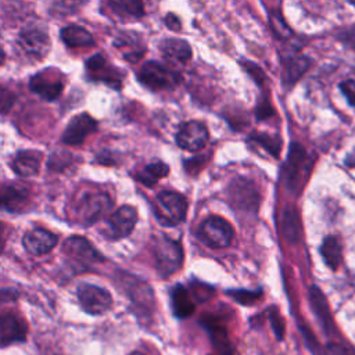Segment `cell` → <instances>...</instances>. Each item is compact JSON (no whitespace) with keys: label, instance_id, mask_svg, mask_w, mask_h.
Wrapping results in <instances>:
<instances>
[{"label":"cell","instance_id":"1","mask_svg":"<svg viewBox=\"0 0 355 355\" xmlns=\"http://www.w3.org/2000/svg\"><path fill=\"white\" fill-rule=\"evenodd\" d=\"M111 207L112 201L107 193L92 189L82 191L76 197L72 212L79 223L92 225L97 222Z\"/></svg>","mask_w":355,"mask_h":355},{"label":"cell","instance_id":"2","mask_svg":"<svg viewBox=\"0 0 355 355\" xmlns=\"http://www.w3.org/2000/svg\"><path fill=\"white\" fill-rule=\"evenodd\" d=\"M187 201L173 190L161 191L154 202V215L164 226H176L186 219Z\"/></svg>","mask_w":355,"mask_h":355},{"label":"cell","instance_id":"3","mask_svg":"<svg viewBox=\"0 0 355 355\" xmlns=\"http://www.w3.org/2000/svg\"><path fill=\"white\" fill-rule=\"evenodd\" d=\"M311 165L312 161L306 154V150L301 144L293 143L290 146L288 155L283 168L284 184L290 191L294 193L295 190H300L302 187L311 169Z\"/></svg>","mask_w":355,"mask_h":355},{"label":"cell","instance_id":"4","mask_svg":"<svg viewBox=\"0 0 355 355\" xmlns=\"http://www.w3.org/2000/svg\"><path fill=\"white\" fill-rule=\"evenodd\" d=\"M137 78L141 85L151 90H165L173 89L180 83V73L158 61L144 62L139 72Z\"/></svg>","mask_w":355,"mask_h":355},{"label":"cell","instance_id":"5","mask_svg":"<svg viewBox=\"0 0 355 355\" xmlns=\"http://www.w3.org/2000/svg\"><path fill=\"white\" fill-rule=\"evenodd\" d=\"M154 258L158 273L162 277H168L178 272L183 263V250L179 241L166 236L157 239L154 244Z\"/></svg>","mask_w":355,"mask_h":355},{"label":"cell","instance_id":"6","mask_svg":"<svg viewBox=\"0 0 355 355\" xmlns=\"http://www.w3.org/2000/svg\"><path fill=\"white\" fill-rule=\"evenodd\" d=\"M198 239L211 248L227 247L234 236L233 226L218 215H211L202 220L197 230Z\"/></svg>","mask_w":355,"mask_h":355},{"label":"cell","instance_id":"7","mask_svg":"<svg viewBox=\"0 0 355 355\" xmlns=\"http://www.w3.org/2000/svg\"><path fill=\"white\" fill-rule=\"evenodd\" d=\"M78 300L80 306L92 315H101L112 305L111 294L105 288L86 283L78 287Z\"/></svg>","mask_w":355,"mask_h":355},{"label":"cell","instance_id":"8","mask_svg":"<svg viewBox=\"0 0 355 355\" xmlns=\"http://www.w3.org/2000/svg\"><path fill=\"white\" fill-rule=\"evenodd\" d=\"M18 44L25 54L43 58L50 50V37L43 28L37 25H28L18 36Z\"/></svg>","mask_w":355,"mask_h":355},{"label":"cell","instance_id":"9","mask_svg":"<svg viewBox=\"0 0 355 355\" xmlns=\"http://www.w3.org/2000/svg\"><path fill=\"white\" fill-rule=\"evenodd\" d=\"M31 90L36 93L40 98L46 101H53L58 98L64 90L62 76L53 69L42 71L31 78Z\"/></svg>","mask_w":355,"mask_h":355},{"label":"cell","instance_id":"10","mask_svg":"<svg viewBox=\"0 0 355 355\" xmlns=\"http://www.w3.org/2000/svg\"><path fill=\"white\" fill-rule=\"evenodd\" d=\"M208 137V129L202 122L189 121L179 129L175 140L178 147H180L182 150L196 153L205 147Z\"/></svg>","mask_w":355,"mask_h":355},{"label":"cell","instance_id":"11","mask_svg":"<svg viewBox=\"0 0 355 355\" xmlns=\"http://www.w3.org/2000/svg\"><path fill=\"white\" fill-rule=\"evenodd\" d=\"M229 201L239 209L255 211L259 204V194L251 180L237 178L229 186Z\"/></svg>","mask_w":355,"mask_h":355},{"label":"cell","instance_id":"12","mask_svg":"<svg viewBox=\"0 0 355 355\" xmlns=\"http://www.w3.org/2000/svg\"><path fill=\"white\" fill-rule=\"evenodd\" d=\"M28 333L26 322L15 312L0 313V345L24 341Z\"/></svg>","mask_w":355,"mask_h":355},{"label":"cell","instance_id":"13","mask_svg":"<svg viewBox=\"0 0 355 355\" xmlns=\"http://www.w3.org/2000/svg\"><path fill=\"white\" fill-rule=\"evenodd\" d=\"M97 122L89 114H79L73 116L62 133V141L69 146H78L85 141V139L96 132Z\"/></svg>","mask_w":355,"mask_h":355},{"label":"cell","instance_id":"14","mask_svg":"<svg viewBox=\"0 0 355 355\" xmlns=\"http://www.w3.org/2000/svg\"><path fill=\"white\" fill-rule=\"evenodd\" d=\"M137 222V211L130 205H123L118 208L108 220V233L114 240L126 237L133 230Z\"/></svg>","mask_w":355,"mask_h":355},{"label":"cell","instance_id":"15","mask_svg":"<svg viewBox=\"0 0 355 355\" xmlns=\"http://www.w3.org/2000/svg\"><path fill=\"white\" fill-rule=\"evenodd\" d=\"M64 252L73 261H78L85 265H90L94 262H100L104 258L101 254L83 237H69L62 247Z\"/></svg>","mask_w":355,"mask_h":355},{"label":"cell","instance_id":"16","mask_svg":"<svg viewBox=\"0 0 355 355\" xmlns=\"http://www.w3.org/2000/svg\"><path fill=\"white\" fill-rule=\"evenodd\" d=\"M86 68L93 79L103 80L116 89L121 87L122 73L118 69L112 68V65H108L107 60L101 54H94L93 57H90L86 61Z\"/></svg>","mask_w":355,"mask_h":355},{"label":"cell","instance_id":"17","mask_svg":"<svg viewBox=\"0 0 355 355\" xmlns=\"http://www.w3.org/2000/svg\"><path fill=\"white\" fill-rule=\"evenodd\" d=\"M57 241L58 239L54 233L40 227L28 232L22 239L25 250L33 255H43L50 252L55 247Z\"/></svg>","mask_w":355,"mask_h":355},{"label":"cell","instance_id":"18","mask_svg":"<svg viewBox=\"0 0 355 355\" xmlns=\"http://www.w3.org/2000/svg\"><path fill=\"white\" fill-rule=\"evenodd\" d=\"M40 162H42L40 151L24 150L14 157L11 162V168L21 178H32L39 173Z\"/></svg>","mask_w":355,"mask_h":355},{"label":"cell","instance_id":"19","mask_svg":"<svg viewBox=\"0 0 355 355\" xmlns=\"http://www.w3.org/2000/svg\"><path fill=\"white\" fill-rule=\"evenodd\" d=\"M159 50L164 58L172 64H184L191 58V47L186 40L169 37L161 42Z\"/></svg>","mask_w":355,"mask_h":355},{"label":"cell","instance_id":"20","mask_svg":"<svg viewBox=\"0 0 355 355\" xmlns=\"http://www.w3.org/2000/svg\"><path fill=\"white\" fill-rule=\"evenodd\" d=\"M29 193L25 187L15 184H1L0 186V208L6 211H21L26 204Z\"/></svg>","mask_w":355,"mask_h":355},{"label":"cell","instance_id":"21","mask_svg":"<svg viewBox=\"0 0 355 355\" xmlns=\"http://www.w3.org/2000/svg\"><path fill=\"white\" fill-rule=\"evenodd\" d=\"M114 46L119 49L123 58L130 62L137 61L144 51L140 37L136 35V32H121L114 40Z\"/></svg>","mask_w":355,"mask_h":355},{"label":"cell","instance_id":"22","mask_svg":"<svg viewBox=\"0 0 355 355\" xmlns=\"http://www.w3.org/2000/svg\"><path fill=\"white\" fill-rule=\"evenodd\" d=\"M171 302H172V311L176 318H189L193 315L196 305L193 301V297L190 291L183 287L182 284H176L171 294Z\"/></svg>","mask_w":355,"mask_h":355},{"label":"cell","instance_id":"23","mask_svg":"<svg viewBox=\"0 0 355 355\" xmlns=\"http://www.w3.org/2000/svg\"><path fill=\"white\" fill-rule=\"evenodd\" d=\"M309 60L305 55H290L283 60V83L291 87L308 69Z\"/></svg>","mask_w":355,"mask_h":355},{"label":"cell","instance_id":"24","mask_svg":"<svg viewBox=\"0 0 355 355\" xmlns=\"http://www.w3.org/2000/svg\"><path fill=\"white\" fill-rule=\"evenodd\" d=\"M319 252L324 261V263L336 270L341 261H343V248H341V244H340V240L336 237V236H327L324 237L320 248H319Z\"/></svg>","mask_w":355,"mask_h":355},{"label":"cell","instance_id":"25","mask_svg":"<svg viewBox=\"0 0 355 355\" xmlns=\"http://www.w3.org/2000/svg\"><path fill=\"white\" fill-rule=\"evenodd\" d=\"M61 39L69 47H86L94 43L92 33L78 25H71L64 28L61 31Z\"/></svg>","mask_w":355,"mask_h":355},{"label":"cell","instance_id":"26","mask_svg":"<svg viewBox=\"0 0 355 355\" xmlns=\"http://www.w3.org/2000/svg\"><path fill=\"white\" fill-rule=\"evenodd\" d=\"M169 173V168L162 161H154L148 165H146L141 171H139L135 176L136 179L143 183L144 186H154L159 179L165 178Z\"/></svg>","mask_w":355,"mask_h":355},{"label":"cell","instance_id":"27","mask_svg":"<svg viewBox=\"0 0 355 355\" xmlns=\"http://www.w3.org/2000/svg\"><path fill=\"white\" fill-rule=\"evenodd\" d=\"M309 300H311V306L316 315V318L319 319L320 324L323 326V329H330L331 327V318H330V312H329V306H327V301L324 298V295L322 294V291L319 290V287H312L309 291Z\"/></svg>","mask_w":355,"mask_h":355},{"label":"cell","instance_id":"28","mask_svg":"<svg viewBox=\"0 0 355 355\" xmlns=\"http://www.w3.org/2000/svg\"><path fill=\"white\" fill-rule=\"evenodd\" d=\"M282 229L287 241L297 243L300 239V218L294 208L288 207L282 215Z\"/></svg>","mask_w":355,"mask_h":355},{"label":"cell","instance_id":"29","mask_svg":"<svg viewBox=\"0 0 355 355\" xmlns=\"http://www.w3.org/2000/svg\"><path fill=\"white\" fill-rule=\"evenodd\" d=\"M108 6L114 12L123 17L139 18L144 14V7L140 1H110Z\"/></svg>","mask_w":355,"mask_h":355},{"label":"cell","instance_id":"30","mask_svg":"<svg viewBox=\"0 0 355 355\" xmlns=\"http://www.w3.org/2000/svg\"><path fill=\"white\" fill-rule=\"evenodd\" d=\"M254 141H257L259 146H262L265 150H268L270 154H273L275 157L279 155L280 153V139L276 136H268L265 133L257 135L252 137Z\"/></svg>","mask_w":355,"mask_h":355},{"label":"cell","instance_id":"31","mask_svg":"<svg viewBox=\"0 0 355 355\" xmlns=\"http://www.w3.org/2000/svg\"><path fill=\"white\" fill-rule=\"evenodd\" d=\"M15 100H17V96L11 89L6 86H0V112L1 114H7L15 104Z\"/></svg>","mask_w":355,"mask_h":355},{"label":"cell","instance_id":"32","mask_svg":"<svg viewBox=\"0 0 355 355\" xmlns=\"http://www.w3.org/2000/svg\"><path fill=\"white\" fill-rule=\"evenodd\" d=\"M270 26H272L275 35L280 39H286L291 35L290 28L286 25L284 19L280 15H272L270 17Z\"/></svg>","mask_w":355,"mask_h":355},{"label":"cell","instance_id":"33","mask_svg":"<svg viewBox=\"0 0 355 355\" xmlns=\"http://www.w3.org/2000/svg\"><path fill=\"white\" fill-rule=\"evenodd\" d=\"M237 302L241 304H252L258 300V297L261 295V291H245V290H236V291H230L229 293Z\"/></svg>","mask_w":355,"mask_h":355},{"label":"cell","instance_id":"34","mask_svg":"<svg viewBox=\"0 0 355 355\" xmlns=\"http://www.w3.org/2000/svg\"><path fill=\"white\" fill-rule=\"evenodd\" d=\"M340 89H341L343 94L345 96V98L348 100V103L352 107H355V79H347V80L341 82Z\"/></svg>","mask_w":355,"mask_h":355},{"label":"cell","instance_id":"35","mask_svg":"<svg viewBox=\"0 0 355 355\" xmlns=\"http://www.w3.org/2000/svg\"><path fill=\"white\" fill-rule=\"evenodd\" d=\"M326 354L327 355H355V349L344 347V345L337 344V343H331V344L327 345Z\"/></svg>","mask_w":355,"mask_h":355},{"label":"cell","instance_id":"36","mask_svg":"<svg viewBox=\"0 0 355 355\" xmlns=\"http://www.w3.org/2000/svg\"><path fill=\"white\" fill-rule=\"evenodd\" d=\"M165 25L172 31H179L180 29V21L175 14H168L165 17Z\"/></svg>","mask_w":355,"mask_h":355},{"label":"cell","instance_id":"37","mask_svg":"<svg viewBox=\"0 0 355 355\" xmlns=\"http://www.w3.org/2000/svg\"><path fill=\"white\" fill-rule=\"evenodd\" d=\"M7 237H8V226L0 220V252H3L4 250Z\"/></svg>","mask_w":355,"mask_h":355},{"label":"cell","instance_id":"38","mask_svg":"<svg viewBox=\"0 0 355 355\" xmlns=\"http://www.w3.org/2000/svg\"><path fill=\"white\" fill-rule=\"evenodd\" d=\"M345 164H347V165H349V166H355V150H354V151L347 157Z\"/></svg>","mask_w":355,"mask_h":355},{"label":"cell","instance_id":"39","mask_svg":"<svg viewBox=\"0 0 355 355\" xmlns=\"http://www.w3.org/2000/svg\"><path fill=\"white\" fill-rule=\"evenodd\" d=\"M4 58H6V54H4V51H3V49L0 47V67L3 65V62H4Z\"/></svg>","mask_w":355,"mask_h":355},{"label":"cell","instance_id":"40","mask_svg":"<svg viewBox=\"0 0 355 355\" xmlns=\"http://www.w3.org/2000/svg\"><path fill=\"white\" fill-rule=\"evenodd\" d=\"M130 355H146V354H143V352H140V351H135V352H132Z\"/></svg>","mask_w":355,"mask_h":355},{"label":"cell","instance_id":"41","mask_svg":"<svg viewBox=\"0 0 355 355\" xmlns=\"http://www.w3.org/2000/svg\"><path fill=\"white\" fill-rule=\"evenodd\" d=\"M351 4H352V6H355V3H351Z\"/></svg>","mask_w":355,"mask_h":355}]
</instances>
